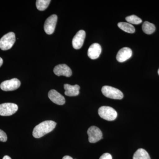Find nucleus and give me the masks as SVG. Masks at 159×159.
<instances>
[{
  "mask_svg": "<svg viewBox=\"0 0 159 159\" xmlns=\"http://www.w3.org/2000/svg\"><path fill=\"white\" fill-rule=\"evenodd\" d=\"M54 74L57 76L70 77L72 75L71 69L66 64H60L56 66L54 69Z\"/></svg>",
  "mask_w": 159,
  "mask_h": 159,
  "instance_id": "9d476101",
  "label": "nucleus"
},
{
  "mask_svg": "<svg viewBox=\"0 0 159 159\" xmlns=\"http://www.w3.org/2000/svg\"><path fill=\"white\" fill-rule=\"evenodd\" d=\"M98 114L102 119L107 121H113L116 119L117 112L112 107L109 106H102L98 110Z\"/></svg>",
  "mask_w": 159,
  "mask_h": 159,
  "instance_id": "f03ea898",
  "label": "nucleus"
},
{
  "mask_svg": "<svg viewBox=\"0 0 159 159\" xmlns=\"http://www.w3.org/2000/svg\"><path fill=\"white\" fill-rule=\"evenodd\" d=\"M65 90V94L68 97H76L79 94L80 87L77 84L71 85L69 84H65L64 85Z\"/></svg>",
  "mask_w": 159,
  "mask_h": 159,
  "instance_id": "4468645a",
  "label": "nucleus"
},
{
  "mask_svg": "<svg viewBox=\"0 0 159 159\" xmlns=\"http://www.w3.org/2000/svg\"><path fill=\"white\" fill-rule=\"evenodd\" d=\"M102 94L107 98L115 99L123 98V93L119 89L110 86H104L102 88Z\"/></svg>",
  "mask_w": 159,
  "mask_h": 159,
  "instance_id": "20e7f679",
  "label": "nucleus"
},
{
  "mask_svg": "<svg viewBox=\"0 0 159 159\" xmlns=\"http://www.w3.org/2000/svg\"><path fill=\"white\" fill-rule=\"evenodd\" d=\"M18 109V107L13 103H4L0 104V116H8L15 113Z\"/></svg>",
  "mask_w": 159,
  "mask_h": 159,
  "instance_id": "39448f33",
  "label": "nucleus"
},
{
  "mask_svg": "<svg viewBox=\"0 0 159 159\" xmlns=\"http://www.w3.org/2000/svg\"><path fill=\"white\" fill-rule=\"evenodd\" d=\"M89 135V141L91 143H96L102 138V131L98 127L92 126L87 131Z\"/></svg>",
  "mask_w": 159,
  "mask_h": 159,
  "instance_id": "423d86ee",
  "label": "nucleus"
},
{
  "mask_svg": "<svg viewBox=\"0 0 159 159\" xmlns=\"http://www.w3.org/2000/svg\"><path fill=\"white\" fill-rule=\"evenodd\" d=\"M3 159H11L10 157L8 156H5V157H3Z\"/></svg>",
  "mask_w": 159,
  "mask_h": 159,
  "instance_id": "b1692460",
  "label": "nucleus"
},
{
  "mask_svg": "<svg viewBox=\"0 0 159 159\" xmlns=\"http://www.w3.org/2000/svg\"><path fill=\"white\" fill-rule=\"evenodd\" d=\"M85 36V32L84 30H80L77 32L72 40V45L74 49L78 50L82 48Z\"/></svg>",
  "mask_w": 159,
  "mask_h": 159,
  "instance_id": "1a4fd4ad",
  "label": "nucleus"
},
{
  "mask_svg": "<svg viewBox=\"0 0 159 159\" xmlns=\"http://www.w3.org/2000/svg\"><path fill=\"white\" fill-rule=\"evenodd\" d=\"M7 140V136L4 131L0 129V141L2 142H6Z\"/></svg>",
  "mask_w": 159,
  "mask_h": 159,
  "instance_id": "aec40b11",
  "label": "nucleus"
},
{
  "mask_svg": "<svg viewBox=\"0 0 159 159\" xmlns=\"http://www.w3.org/2000/svg\"><path fill=\"white\" fill-rule=\"evenodd\" d=\"M127 23L133 25H139L142 22V20L137 16L133 15L125 18Z\"/></svg>",
  "mask_w": 159,
  "mask_h": 159,
  "instance_id": "6ab92c4d",
  "label": "nucleus"
},
{
  "mask_svg": "<svg viewBox=\"0 0 159 159\" xmlns=\"http://www.w3.org/2000/svg\"><path fill=\"white\" fill-rule=\"evenodd\" d=\"M48 97L52 102L57 105H62L65 103L64 97L55 90L52 89L49 91Z\"/></svg>",
  "mask_w": 159,
  "mask_h": 159,
  "instance_id": "9b49d317",
  "label": "nucleus"
},
{
  "mask_svg": "<svg viewBox=\"0 0 159 159\" xmlns=\"http://www.w3.org/2000/svg\"><path fill=\"white\" fill-rule=\"evenodd\" d=\"M20 82L17 78H13L3 81L0 85V88L4 91L15 90L20 87Z\"/></svg>",
  "mask_w": 159,
  "mask_h": 159,
  "instance_id": "0eeeda50",
  "label": "nucleus"
},
{
  "mask_svg": "<svg viewBox=\"0 0 159 159\" xmlns=\"http://www.w3.org/2000/svg\"><path fill=\"white\" fill-rule=\"evenodd\" d=\"M102 51L101 46L97 43L91 45L88 51V55L92 59H96L100 56Z\"/></svg>",
  "mask_w": 159,
  "mask_h": 159,
  "instance_id": "ddd939ff",
  "label": "nucleus"
},
{
  "mask_svg": "<svg viewBox=\"0 0 159 159\" xmlns=\"http://www.w3.org/2000/svg\"><path fill=\"white\" fill-rule=\"evenodd\" d=\"M142 29L145 34H150L153 33L155 31L156 27L152 23L145 21L142 25Z\"/></svg>",
  "mask_w": 159,
  "mask_h": 159,
  "instance_id": "f3484780",
  "label": "nucleus"
},
{
  "mask_svg": "<svg viewBox=\"0 0 159 159\" xmlns=\"http://www.w3.org/2000/svg\"><path fill=\"white\" fill-rule=\"evenodd\" d=\"M133 159H151L147 151L143 148H139L136 151L133 156Z\"/></svg>",
  "mask_w": 159,
  "mask_h": 159,
  "instance_id": "dca6fc26",
  "label": "nucleus"
},
{
  "mask_svg": "<svg viewBox=\"0 0 159 159\" xmlns=\"http://www.w3.org/2000/svg\"><path fill=\"white\" fill-rule=\"evenodd\" d=\"M119 29L129 33H134L135 31L134 27L131 24L126 22H119L118 24Z\"/></svg>",
  "mask_w": 159,
  "mask_h": 159,
  "instance_id": "2eb2a0df",
  "label": "nucleus"
},
{
  "mask_svg": "<svg viewBox=\"0 0 159 159\" xmlns=\"http://www.w3.org/2000/svg\"><path fill=\"white\" fill-rule=\"evenodd\" d=\"M158 74L159 75V70H158Z\"/></svg>",
  "mask_w": 159,
  "mask_h": 159,
  "instance_id": "393cba45",
  "label": "nucleus"
},
{
  "mask_svg": "<svg viewBox=\"0 0 159 159\" xmlns=\"http://www.w3.org/2000/svg\"><path fill=\"white\" fill-rule=\"evenodd\" d=\"M99 159H112V157L110 154L105 153L102 154Z\"/></svg>",
  "mask_w": 159,
  "mask_h": 159,
  "instance_id": "412c9836",
  "label": "nucleus"
},
{
  "mask_svg": "<svg viewBox=\"0 0 159 159\" xmlns=\"http://www.w3.org/2000/svg\"><path fill=\"white\" fill-rule=\"evenodd\" d=\"M57 123L51 120L45 121L41 122L36 125L33 131V137L36 139H39L44 136L46 134L51 132L55 128Z\"/></svg>",
  "mask_w": 159,
  "mask_h": 159,
  "instance_id": "f257e3e1",
  "label": "nucleus"
},
{
  "mask_svg": "<svg viewBox=\"0 0 159 159\" xmlns=\"http://www.w3.org/2000/svg\"><path fill=\"white\" fill-rule=\"evenodd\" d=\"M57 20V16L56 15H52L46 20L44 25V29L47 34H51L54 33Z\"/></svg>",
  "mask_w": 159,
  "mask_h": 159,
  "instance_id": "6e6552de",
  "label": "nucleus"
},
{
  "mask_svg": "<svg viewBox=\"0 0 159 159\" xmlns=\"http://www.w3.org/2000/svg\"><path fill=\"white\" fill-rule=\"evenodd\" d=\"M51 2L50 0H37L36 2V7L39 11H44L48 8Z\"/></svg>",
  "mask_w": 159,
  "mask_h": 159,
  "instance_id": "a211bd4d",
  "label": "nucleus"
},
{
  "mask_svg": "<svg viewBox=\"0 0 159 159\" xmlns=\"http://www.w3.org/2000/svg\"><path fill=\"white\" fill-rule=\"evenodd\" d=\"M132 51L129 48H123L120 49L117 53L116 59L119 62H123L131 57Z\"/></svg>",
  "mask_w": 159,
  "mask_h": 159,
  "instance_id": "f8f14e48",
  "label": "nucleus"
},
{
  "mask_svg": "<svg viewBox=\"0 0 159 159\" xmlns=\"http://www.w3.org/2000/svg\"><path fill=\"white\" fill-rule=\"evenodd\" d=\"M3 63V60L2 58H1L0 57V67L2 65Z\"/></svg>",
  "mask_w": 159,
  "mask_h": 159,
  "instance_id": "5701e85b",
  "label": "nucleus"
},
{
  "mask_svg": "<svg viewBox=\"0 0 159 159\" xmlns=\"http://www.w3.org/2000/svg\"><path fill=\"white\" fill-rule=\"evenodd\" d=\"M16 41L15 34L12 32L5 34L0 39V48L7 51L12 48Z\"/></svg>",
  "mask_w": 159,
  "mask_h": 159,
  "instance_id": "7ed1b4c3",
  "label": "nucleus"
},
{
  "mask_svg": "<svg viewBox=\"0 0 159 159\" xmlns=\"http://www.w3.org/2000/svg\"><path fill=\"white\" fill-rule=\"evenodd\" d=\"M62 159H73L72 157L69 156H66L63 157Z\"/></svg>",
  "mask_w": 159,
  "mask_h": 159,
  "instance_id": "4be33fe9",
  "label": "nucleus"
}]
</instances>
